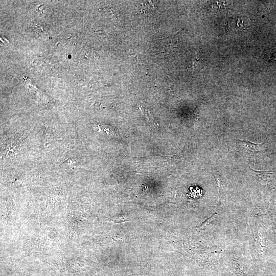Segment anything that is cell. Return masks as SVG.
<instances>
[{"mask_svg": "<svg viewBox=\"0 0 276 276\" xmlns=\"http://www.w3.org/2000/svg\"><path fill=\"white\" fill-rule=\"evenodd\" d=\"M238 147L241 151L247 153L258 152L261 150L262 144L252 143L248 141L239 140L237 142Z\"/></svg>", "mask_w": 276, "mask_h": 276, "instance_id": "1", "label": "cell"}, {"mask_svg": "<svg viewBox=\"0 0 276 276\" xmlns=\"http://www.w3.org/2000/svg\"><path fill=\"white\" fill-rule=\"evenodd\" d=\"M231 19L229 22V26L234 25V29L237 30H245L248 27L250 20L248 17L245 16H239L236 18Z\"/></svg>", "mask_w": 276, "mask_h": 276, "instance_id": "2", "label": "cell"}, {"mask_svg": "<svg viewBox=\"0 0 276 276\" xmlns=\"http://www.w3.org/2000/svg\"><path fill=\"white\" fill-rule=\"evenodd\" d=\"M216 215H217L216 213L213 214L210 217L207 218L199 226V228H204L205 226L208 225L214 218Z\"/></svg>", "mask_w": 276, "mask_h": 276, "instance_id": "3", "label": "cell"}]
</instances>
